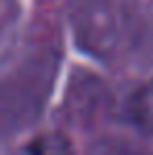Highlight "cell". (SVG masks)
I'll use <instances>...</instances> for the list:
<instances>
[{"label": "cell", "instance_id": "6da1fadb", "mask_svg": "<svg viewBox=\"0 0 153 155\" xmlns=\"http://www.w3.org/2000/svg\"><path fill=\"white\" fill-rule=\"evenodd\" d=\"M128 115L141 132L153 136V80L141 86L128 101Z\"/></svg>", "mask_w": 153, "mask_h": 155}, {"label": "cell", "instance_id": "7a4b0ae2", "mask_svg": "<svg viewBox=\"0 0 153 155\" xmlns=\"http://www.w3.org/2000/svg\"><path fill=\"white\" fill-rule=\"evenodd\" d=\"M21 155H74V149L67 136L51 132V134H40L34 140H29L23 147Z\"/></svg>", "mask_w": 153, "mask_h": 155}]
</instances>
